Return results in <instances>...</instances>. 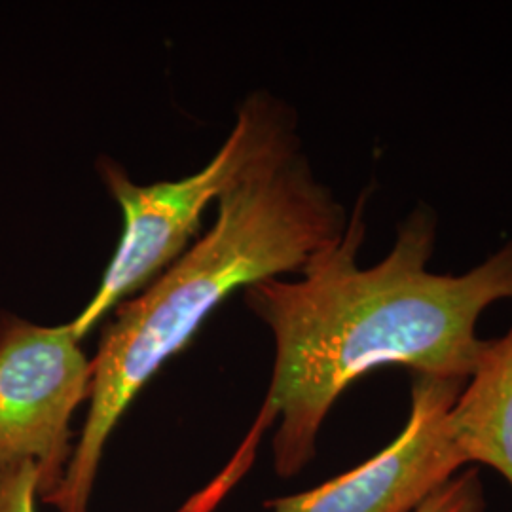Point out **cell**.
I'll use <instances>...</instances> for the list:
<instances>
[{"label": "cell", "instance_id": "1", "mask_svg": "<svg viewBox=\"0 0 512 512\" xmlns=\"http://www.w3.org/2000/svg\"><path fill=\"white\" fill-rule=\"evenodd\" d=\"M365 190L344 234L311 258L298 281L266 279L245 302L274 334V374L255 425L220 473L236 486L266 429L277 423V473H298L315 454L319 429L349 385L380 366L469 380L486 340L482 313L512 300V239L465 274H437V211L418 203L397 228L391 251L359 266L366 238Z\"/></svg>", "mask_w": 512, "mask_h": 512}, {"label": "cell", "instance_id": "2", "mask_svg": "<svg viewBox=\"0 0 512 512\" xmlns=\"http://www.w3.org/2000/svg\"><path fill=\"white\" fill-rule=\"evenodd\" d=\"M349 215L321 183L300 141L279 150L217 202V220L141 293L114 308L93 357L90 410L61 484L42 499L88 512L110 433L150 378L220 304L255 283L300 274L340 238Z\"/></svg>", "mask_w": 512, "mask_h": 512}, {"label": "cell", "instance_id": "3", "mask_svg": "<svg viewBox=\"0 0 512 512\" xmlns=\"http://www.w3.org/2000/svg\"><path fill=\"white\" fill-rule=\"evenodd\" d=\"M298 141L296 114L289 105L258 92L239 107L236 126L213 160L186 179L143 186L116 162L101 158L97 169L122 209L124 230L99 291L71 321L74 332L84 338L110 310L141 293L188 249L211 203L256 165Z\"/></svg>", "mask_w": 512, "mask_h": 512}, {"label": "cell", "instance_id": "4", "mask_svg": "<svg viewBox=\"0 0 512 512\" xmlns=\"http://www.w3.org/2000/svg\"><path fill=\"white\" fill-rule=\"evenodd\" d=\"M71 323L44 327L0 311V467L33 463L40 499L73 456L71 420L90 401L93 363Z\"/></svg>", "mask_w": 512, "mask_h": 512}, {"label": "cell", "instance_id": "5", "mask_svg": "<svg viewBox=\"0 0 512 512\" xmlns=\"http://www.w3.org/2000/svg\"><path fill=\"white\" fill-rule=\"evenodd\" d=\"M465 380L414 376L410 416L401 435L346 475L310 492L277 497L272 512H414L461 465L452 408Z\"/></svg>", "mask_w": 512, "mask_h": 512}, {"label": "cell", "instance_id": "6", "mask_svg": "<svg viewBox=\"0 0 512 512\" xmlns=\"http://www.w3.org/2000/svg\"><path fill=\"white\" fill-rule=\"evenodd\" d=\"M452 427L467 463L492 467L512 486V325L486 340L452 408Z\"/></svg>", "mask_w": 512, "mask_h": 512}, {"label": "cell", "instance_id": "7", "mask_svg": "<svg viewBox=\"0 0 512 512\" xmlns=\"http://www.w3.org/2000/svg\"><path fill=\"white\" fill-rule=\"evenodd\" d=\"M40 475L33 463L0 467V512H37Z\"/></svg>", "mask_w": 512, "mask_h": 512}, {"label": "cell", "instance_id": "8", "mask_svg": "<svg viewBox=\"0 0 512 512\" xmlns=\"http://www.w3.org/2000/svg\"><path fill=\"white\" fill-rule=\"evenodd\" d=\"M484 492L476 471L450 478L414 512H482Z\"/></svg>", "mask_w": 512, "mask_h": 512}]
</instances>
